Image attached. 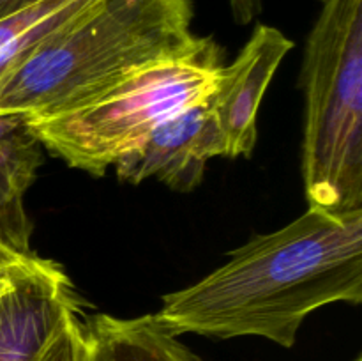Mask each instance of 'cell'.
<instances>
[{
  "label": "cell",
  "instance_id": "1",
  "mask_svg": "<svg viewBox=\"0 0 362 361\" xmlns=\"http://www.w3.org/2000/svg\"><path fill=\"white\" fill-rule=\"evenodd\" d=\"M338 301H362V209L310 207L233 250L194 285L163 296L154 317L175 336H260L290 349L304 319Z\"/></svg>",
  "mask_w": 362,
  "mask_h": 361
},
{
  "label": "cell",
  "instance_id": "2",
  "mask_svg": "<svg viewBox=\"0 0 362 361\" xmlns=\"http://www.w3.org/2000/svg\"><path fill=\"white\" fill-rule=\"evenodd\" d=\"M191 23V0H99L0 76V113L46 119L76 108L151 64L200 48L207 38Z\"/></svg>",
  "mask_w": 362,
  "mask_h": 361
},
{
  "label": "cell",
  "instance_id": "3",
  "mask_svg": "<svg viewBox=\"0 0 362 361\" xmlns=\"http://www.w3.org/2000/svg\"><path fill=\"white\" fill-rule=\"evenodd\" d=\"M300 84L308 204L332 212L362 209V0H322Z\"/></svg>",
  "mask_w": 362,
  "mask_h": 361
},
{
  "label": "cell",
  "instance_id": "4",
  "mask_svg": "<svg viewBox=\"0 0 362 361\" xmlns=\"http://www.w3.org/2000/svg\"><path fill=\"white\" fill-rule=\"evenodd\" d=\"M221 66V50L207 38L194 52L151 64L76 108L28 122L42 147L99 177L163 120L207 101Z\"/></svg>",
  "mask_w": 362,
  "mask_h": 361
},
{
  "label": "cell",
  "instance_id": "5",
  "mask_svg": "<svg viewBox=\"0 0 362 361\" xmlns=\"http://www.w3.org/2000/svg\"><path fill=\"white\" fill-rule=\"evenodd\" d=\"M214 156H226V147L207 99L163 120L113 166L122 183L156 179L173 191L189 193L204 180Z\"/></svg>",
  "mask_w": 362,
  "mask_h": 361
},
{
  "label": "cell",
  "instance_id": "6",
  "mask_svg": "<svg viewBox=\"0 0 362 361\" xmlns=\"http://www.w3.org/2000/svg\"><path fill=\"white\" fill-rule=\"evenodd\" d=\"M80 299L62 265L37 257L0 294V361H41Z\"/></svg>",
  "mask_w": 362,
  "mask_h": 361
},
{
  "label": "cell",
  "instance_id": "7",
  "mask_svg": "<svg viewBox=\"0 0 362 361\" xmlns=\"http://www.w3.org/2000/svg\"><path fill=\"white\" fill-rule=\"evenodd\" d=\"M293 42L281 30L258 25L237 59L221 66L209 106L216 117L226 158L251 156L257 144V115L265 91Z\"/></svg>",
  "mask_w": 362,
  "mask_h": 361
},
{
  "label": "cell",
  "instance_id": "8",
  "mask_svg": "<svg viewBox=\"0 0 362 361\" xmlns=\"http://www.w3.org/2000/svg\"><path fill=\"white\" fill-rule=\"evenodd\" d=\"M42 165V144L27 113H0V239L32 253V223L23 198Z\"/></svg>",
  "mask_w": 362,
  "mask_h": 361
},
{
  "label": "cell",
  "instance_id": "9",
  "mask_svg": "<svg viewBox=\"0 0 362 361\" xmlns=\"http://www.w3.org/2000/svg\"><path fill=\"white\" fill-rule=\"evenodd\" d=\"M87 361H205L166 331L154 314L119 319L98 314L81 319Z\"/></svg>",
  "mask_w": 362,
  "mask_h": 361
},
{
  "label": "cell",
  "instance_id": "10",
  "mask_svg": "<svg viewBox=\"0 0 362 361\" xmlns=\"http://www.w3.org/2000/svg\"><path fill=\"white\" fill-rule=\"evenodd\" d=\"M99 0H42L0 21V76L80 20Z\"/></svg>",
  "mask_w": 362,
  "mask_h": 361
},
{
  "label": "cell",
  "instance_id": "11",
  "mask_svg": "<svg viewBox=\"0 0 362 361\" xmlns=\"http://www.w3.org/2000/svg\"><path fill=\"white\" fill-rule=\"evenodd\" d=\"M41 361H87V343L80 314L67 319L59 335L42 354Z\"/></svg>",
  "mask_w": 362,
  "mask_h": 361
},
{
  "label": "cell",
  "instance_id": "12",
  "mask_svg": "<svg viewBox=\"0 0 362 361\" xmlns=\"http://www.w3.org/2000/svg\"><path fill=\"white\" fill-rule=\"evenodd\" d=\"M37 260L35 253H20L0 239V294L9 289Z\"/></svg>",
  "mask_w": 362,
  "mask_h": 361
},
{
  "label": "cell",
  "instance_id": "13",
  "mask_svg": "<svg viewBox=\"0 0 362 361\" xmlns=\"http://www.w3.org/2000/svg\"><path fill=\"white\" fill-rule=\"evenodd\" d=\"M230 6L239 25H247L262 13V0H230Z\"/></svg>",
  "mask_w": 362,
  "mask_h": 361
},
{
  "label": "cell",
  "instance_id": "14",
  "mask_svg": "<svg viewBox=\"0 0 362 361\" xmlns=\"http://www.w3.org/2000/svg\"><path fill=\"white\" fill-rule=\"evenodd\" d=\"M42 0H0V21Z\"/></svg>",
  "mask_w": 362,
  "mask_h": 361
},
{
  "label": "cell",
  "instance_id": "15",
  "mask_svg": "<svg viewBox=\"0 0 362 361\" xmlns=\"http://www.w3.org/2000/svg\"><path fill=\"white\" fill-rule=\"evenodd\" d=\"M352 361H362V354H357V356L356 357H354V360Z\"/></svg>",
  "mask_w": 362,
  "mask_h": 361
}]
</instances>
